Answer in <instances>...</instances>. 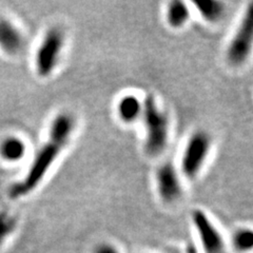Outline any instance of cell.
Returning <instances> with one entry per match:
<instances>
[{"label": "cell", "mask_w": 253, "mask_h": 253, "mask_svg": "<svg viewBox=\"0 0 253 253\" xmlns=\"http://www.w3.org/2000/svg\"><path fill=\"white\" fill-rule=\"evenodd\" d=\"M190 219L203 253H226L225 237L207 212L201 208L193 209Z\"/></svg>", "instance_id": "obj_6"}, {"label": "cell", "mask_w": 253, "mask_h": 253, "mask_svg": "<svg viewBox=\"0 0 253 253\" xmlns=\"http://www.w3.org/2000/svg\"><path fill=\"white\" fill-rule=\"evenodd\" d=\"M27 154V144L18 136H9L0 144V156L9 163H18Z\"/></svg>", "instance_id": "obj_12"}, {"label": "cell", "mask_w": 253, "mask_h": 253, "mask_svg": "<svg viewBox=\"0 0 253 253\" xmlns=\"http://www.w3.org/2000/svg\"><path fill=\"white\" fill-rule=\"evenodd\" d=\"M154 185L158 199L166 205L177 203L184 195L183 177L171 162L158 166L154 174Z\"/></svg>", "instance_id": "obj_7"}, {"label": "cell", "mask_w": 253, "mask_h": 253, "mask_svg": "<svg viewBox=\"0 0 253 253\" xmlns=\"http://www.w3.org/2000/svg\"><path fill=\"white\" fill-rule=\"evenodd\" d=\"M253 47V3L244 11L239 25L225 50V59L229 66L240 68L246 65Z\"/></svg>", "instance_id": "obj_5"}, {"label": "cell", "mask_w": 253, "mask_h": 253, "mask_svg": "<svg viewBox=\"0 0 253 253\" xmlns=\"http://www.w3.org/2000/svg\"><path fill=\"white\" fill-rule=\"evenodd\" d=\"M92 253H122V251L113 243L101 242L98 243L96 246H94Z\"/></svg>", "instance_id": "obj_15"}, {"label": "cell", "mask_w": 253, "mask_h": 253, "mask_svg": "<svg viewBox=\"0 0 253 253\" xmlns=\"http://www.w3.org/2000/svg\"><path fill=\"white\" fill-rule=\"evenodd\" d=\"M25 46V36L17 26L5 18H0V50L10 56L18 55Z\"/></svg>", "instance_id": "obj_9"}, {"label": "cell", "mask_w": 253, "mask_h": 253, "mask_svg": "<svg viewBox=\"0 0 253 253\" xmlns=\"http://www.w3.org/2000/svg\"><path fill=\"white\" fill-rule=\"evenodd\" d=\"M116 116L122 124L131 126L141 120L144 112V99L137 94L126 93L118 98L115 106Z\"/></svg>", "instance_id": "obj_8"}, {"label": "cell", "mask_w": 253, "mask_h": 253, "mask_svg": "<svg viewBox=\"0 0 253 253\" xmlns=\"http://www.w3.org/2000/svg\"><path fill=\"white\" fill-rule=\"evenodd\" d=\"M192 17V9L183 0H172L165 7V20L172 30H181L187 27Z\"/></svg>", "instance_id": "obj_10"}, {"label": "cell", "mask_w": 253, "mask_h": 253, "mask_svg": "<svg viewBox=\"0 0 253 253\" xmlns=\"http://www.w3.org/2000/svg\"><path fill=\"white\" fill-rule=\"evenodd\" d=\"M66 43V32L61 27H51L44 32L34 57L35 71L39 77L49 78L55 73L60 65Z\"/></svg>", "instance_id": "obj_4"}, {"label": "cell", "mask_w": 253, "mask_h": 253, "mask_svg": "<svg viewBox=\"0 0 253 253\" xmlns=\"http://www.w3.org/2000/svg\"><path fill=\"white\" fill-rule=\"evenodd\" d=\"M213 139L211 134L197 129L190 134L181 150L178 171L183 178L195 180L199 177L211 155Z\"/></svg>", "instance_id": "obj_3"}, {"label": "cell", "mask_w": 253, "mask_h": 253, "mask_svg": "<svg viewBox=\"0 0 253 253\" xmlns=\"http://www.w3.org/2000/svg\"><path fill=\"white\" fill-rule=\"evenodd\" d=\"M76 126V118L69 111H60L53 117L46 139L34 156L25 177L11 187V199H20L35 191L70 145Z\"/></svg>", "instance_id": "obj_1"}, {"label": "cell", "mask_w": 253, "mask_h": 253, "mask_svg": "<svg viewBox=\"0 0 253 253\" xmlns=\"http://www.w3.org/2000/svg\"><path fill=\"white\" fill-rule=\"evenodd\" d=\"M140 121L144 124L145 153L150 157H160L170 144L171 120L153 94L144 98V112Z\"/></svg>", "instance_id": "obj_2"}, {"label": "cell", "mask_w": 253, "mask_h": 253, "mask_svg": "<svg viewBox=\"0 0 253 253\" xmlns=\"http://www.w3.org/2000/svg\"><path fill=\"white\" fill-rule=\"evenodd\" d=\"M230 246L236 253H250L253 249V231L249 227L237 228L231 234Z\"/></svg>", "instance_id": "obj_13"}, {"label": "cell", "mask_w": 253, "mask_h": 253, "mask_svg": "<svg viewBox=\"0 0 253 253\" xmlns=\"http://www.w3.org/2000/svg\"><path fill=\"white\" fill-rule=\"evenodd\" d=\"M17 217L7 211L0 212V246L17 228Z\"/></svg>", "instance_id": "obj_14"}, {"label": "cell", "mask_w": 253, "mask_h": 253, "mask_svg": "<svg viewBox=\"0 0 253 253\" xmlns=\"http://www.w3.org/2000/svg\"><path fill=\"white\" fill-rule=\"evenodd\" d=\"M192 4L201 19L209 25H217L224 19L227 12L226 3L219 0H200Z\"/></svg>", "instance_id": "obj_11"}]
</instances>
